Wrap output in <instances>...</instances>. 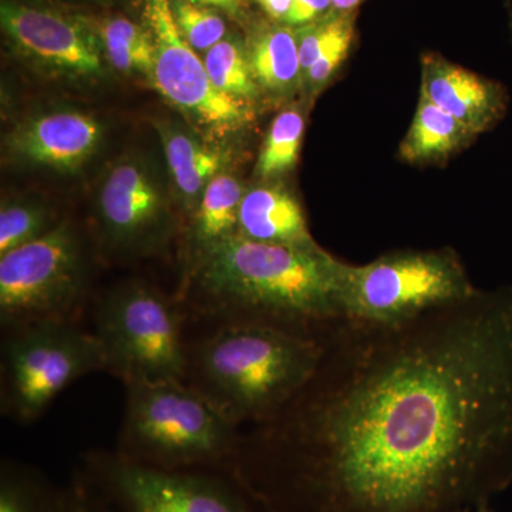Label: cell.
<instances>
[{
  "instance_id": "obj_16",
  "label": "cell",
  "mask_w": 512,
  "mask_h": 512,
  "mask_svg": "<svg viewBox=\"0 0 512 512\" xmlns=\"http://www.w3.org/2000/svg\"><path fill=\"white\" fill-rule=\"evenodd\" d=\"M244 195L241 184L232 175L218 174L207 185L192 215L187 276L215 245L237 237L239 208Z\"/></svg>"
},
{
  "instance_id": "obj_4",
  "label": "cell",
  "mask_w": 512,
  "mask_h": 512,
  "mask_svg": "<svg viewBox=\"0 0 512 512\" xmlns=\"http://www.w3.org/2000/svg\"><path fill=\"white\" fill-rule=\"evenodd\" d=\"M239 427L185 382L127 386L120 456L161 470L224 471Z\"/></svg>"
},
{
  "instance_id": "obj_21",
  "label": "cell",
  "mask_w": 512,
  "mask_h": 512,
  "mask_svg": "<svg viewBox=\"0 0 512 512\" xmlns=\"http://www.w3.org/2000/svg\"><path fill=\"white\" fill-rule=\"evenodd\" d=\"M352 39L353 22L349 16L308 30L299 42V59L309 82L325 83L348 56Z\"/></svg>"
},
{
  "instance_id": "obj_14",
  "label": "cell",
  "mask_w": 512,
  "mask_h": 512,
  "mask_svg": "<svg viewBox=\"0 0 512 512\" xmlns=\"http://www.w3.org/2000/svg\"><path fill=\"white\" fill-rule=\"evenodd\" d=\"M421 77V93L474 136L495 126L507 109V93L501 84L447 62L441 56H424Z\"/></svg>"
},
{
  "instance_id": "obj_31",
  "label": "cell",
  "mask_w": 512,
  "mask_h": 512,
  "mask_svg": "<svg viewBox=\"0 0 512 512\" xmlns=\"http://www.w3.org/2000/svg\"><path fill=\"white\" fill-rule=\"evenodd\" d=\"M360 0H332V5L339 10H352L359 5Z\"/></svg>"
},
{
  "instance_id": "obj_32",
  "label": "cell",
  "mask_w": 512,
  "mask_h": 512,
  "mask_svg": "<svg viewBox=\"0 0 512 512\" xmlns=\"http://www.w3.org/2000/svg\"><path fill=\"white\" fill-rule=\"evenodd\" d=\"M470 512H494V511L491 510V508L488 507V505H483V507L477 508V510H473Z\"/></svg>"
},
{
  "instance_id": "obj_2",
  "label": "cell",
  "mask_w": 512,
  "mask_h": 512,
  "mask_svg": "<svg viewBox=\"0 0 512 512\" xmlns=\"http://www.w3.org/2000/svg\"><path fill=\"white\" fill-rule=\"evenodd\" d=\"M342 262L318 245L232 237L210 249L185 279V301L217 325L265 323L322 335L345 316Z\"/></svg>"
},
{
  "instance_id": "obj_3",
  "label": "cell",
  "mask_w": 512,
  "mask_h": 512,
  "mask_svg": "<svg viewBox=\"0 0 512 512\" xmlns=\"http://www.w3.org/2000/svg\"><path fill=\"white\" fill-rule=\"evenodd\" d=\"M326 332L251 322L217 325L188 346L185 383L241 429L281 409L311 380Z\"/></svg>"
},
{
  "instance_id": "obj_25",
  "label": "cell",
  "mask_w": 512,
  "mask_h": 512,
  "mask_svg": "<svg viewBox=\"0 0 512 512\" xmlns=\"http://www.w3.org/2000/svg\"><path fill=\"white\" fill-rule=\"evenodd\" d=\"M204 64L212 84L220 92L241 100L255 96L256 84L251 64L237 43L221 40L208 50Z\"/></svg>"
},
{
  "instance_id": "obj_9",
  "label": "cell",
  "mask_w": 512,
  "mask_h": 512,
  "mask_svg": "<svg viewBox=\"0 0 512 512\" xmlns=\"http://www.w3.org/2000/svg\"><path fill=\"white\" fill-rule=\"evenodd\" d=\"M110 512H266L224 471L161 470L114 453L80 468Z\"/></svg>"
},
{
  "instance_id": "obj_11",
  "label": "cell",
  "mask_w": 512,
  "mask_h": 512,
  "mask_svg": "<svg viewBox=\"0 0 512 512\" xmlns=\"http://www.w3.org/2000/svg\"><path fill=\"white\" fill-rule=\"evenodd\" d=\"M101 241L117 255L154 254L167 245L174 218L153 168L137 158L111 167L96 205Z\"/></svg>"
},
{
  "instance_id": "obj_13",
  "label": "cell",
  "mask_w": 512,
  "mask_h": 512,
  "mask_svg": "<svg viewBox=\"0 0 512 512\" xmlns=\"http://www.w3.org/2000/svg\"><path fill=\"white\" fill-rule=\"evenodd\" d=\"M99 121L80 111H53L20 124L10 134L13 157L62 173H74L99 147Z\"/></svg>"
},
{
  "instance_id": "obj_20",
  "label": "cell",
  "mask_w": 512,
  "mask_h": 512,
  "mask_svg": "<svg viewBox=\"0 0 512 512\" xmlns=\"http://www.w3.org/2000/svg\"><path fill=\"white\" fill-rule=\"evenodd\" d=\"M249 64L256 82L265 89L289 90L302 70L298 40L289 29L265 30L256 37Z\"/></svg>"
},
{
  "instance_id": "obj_1",
  "label": "cell",
  "mask_w": 512,
  "mask_h": 512,
  "mask_svg": "<svg viewBox=\"0 0 512 512\" xmlns=\"http://www.w3.org/2000/svg\"><path fill=\"white\" fill-rule=\"evenodd\" d=\"M225 467L266 512H470L512 483V286L343 316L311 380Z\"/></svg>"
},
{
  "instance_id": "obj_27",
  "label": "cell",
  "mask_w": 512,
  "mask_h": 512,
  "mask_svg": "<svg viewBox=\"0 0 512 512\" xmlns=\"http://www.w3.org/2000/svg\"><path fill=\"white\" fill-rule=\"evenodd\" d=\"M64 512H110L103 498L80 468L74 471L72 481L66 487V511Z\"/></svg>"
},
{
  "instance_id": "obj_15",
  "label": "cell",
  "mask_w": 512,
  "mask_h": 512,
  "mask_svg": "<svg viewBox=\"0 0 512 512\" xmlns=\"http://www.w3.org/2000/svg\"><path fill=\"white\" fill-rule=\"evenodd\" d=\"M237 237L264 244L313 247L301 204L279 187H256L239 208Z\"/></svg>"
},
{
  "instance_id": "obj_22",
  "label": "cell",
  "mask_w": 512,
  "mask_h": 512,
  "mask_svg": "<svg viewBox=\"0 0 512 512\" xmlns=\"http://www.w3.org/2000/svg\"><path fill=\"white\" fill-rule=\"evenodd\" d=\"M101 40L107 59L120 72L144 74L151 80L154 72V42L150 30L126 18L106 20Z\"/></svg>"
},
{
  "instance_id": "obj_28",
  "label": "cell",
  "mask_w": 512,
  "mask_h": 512,
  "mask_svg": "<svg viewBox=\"0 0 512 512\" xmlns=\"http://www.w3.org/2000/svg\"><path fill=\"white\" fill-rule=\"evenodd\" d=\"M332 5V0H293L291 9L286 15L288 25H303L325 13Z\"/></svg>"
},
{
  "instance_id": "obj_6",
  "label": "cell",
  "mask_w": 512,
  "mask_h": 512,
  "mask_svg": "<svg viewBox=\"0 0 512 512\" xmlns=\"http://www.w3.org/2000/svg\"><path fill=\"white\" fill-rule=\"evenodd\" d=\"M2 343V412L32 423L66 387L106 370L94 332L77 320H45L5 330Z\"/></svg>"
},
{
  "instance_id": "obj_29",
  "label": "cell",
  "mask_w": 512,
  "mask_h": 512,
  "mask_svg": "<svg viewBox=\"0 0 512 512\" xmlns=\"http://www.w3.org/2000/svg\"><path fill=\"white\" fill-rule=\"evenodd\" d=\"M272 19L285 20L293 0H256Z\"/></svg>"
},
{
  "instance_id": "obj_10",
  "label": "cell",
  "mask_w": 512,
  "mask_h": 512,
  "mask_svg": "<svg viewBox=\"0 0 512 512\" xmlns=\"http://www.w3.org/2000/svg\"><path fill=\"white\" fill-rule=\"evenodd\" d=\"M144 19L156 57L151 82L161 96L211 133L225 134L244 126L251 110L245 100L212 84L204 62L178 29L171 0H144Z\"/></svg>"
},
{
  "instance_id": "obj_18",
  "label": "cell",
  "mask_w": 512,
  "mask_h": 512,
  "mask_svg": "<svg viewBox=\"0 0 512 512\" xmlns=\"http://www.w3.org/2000/svg\"><path fill=\"white\" fill-rule=\"evenodd\" d=\"M474 137L460 121L421 93L419 107L412 127L404 137L400 154L410 163L440 161L466 146Z\"/></svg>"
},
{
  "instance_id": "obj_30",
  "label": "cell",
  "mask_w": 512,
  "mask_h": 512,
  "mask_svg": "<svg viewBox=\"0 0 512 512\" xmlns=\"http://www.w3.org/2000/svg\"><path fill=\"white\" fill-rule=\"evenodd\" d=\"M191 2L205 6V8L210 6V8L222 9L231 13V15H237L239 8H241V0H191Z\"/></svg>"
},
{
  "instance_id": "obj_7",
  "label": "cell",
  "mask_w": 512,
  "mask_h": 512,
  "mask_svg": "<svg viewBox=\"0 0 512 512\" xmlns=\"http://www.w3.org/2000/svg\"><path fill=\"white\" fill-rule=\"evenodd\" d=\"M343 311L372 323L399 322L477 291L451 251H406L367 265L343 264Z\"/></svg>"
},
{
  "instance_id": "obj_8",
  "label": "cell",
  "mask_w": 512,
  "mask_h": 512,
  "mask_svg": "<svg viewBox=\"0 0 512 512\" xmlns=\"http://www.w3.org/2000/svg\"><path fill=\"white\" fill-rule=\"evenodd\" d=\"M86 289L82 238L70 222H59L42 237L0 256L2 328L77 320Z\"/></svg>"
},
{
  "instance_id": "obj_23",
  "label": "cell",
  "mask_w": 512,
  "mask_h": 512,
  "mask_svg": "<svg viewBox=\"0 0 512 512\" xmlns=\"http://www.w3.org/2000/svg\"><path fill=\"white\" fill-rule=\"evenodd\" d=\"M303 131L305 120L298 110L289 109L278 114L259 154L256 174L271 178L291 171L298 161Z\"/></svg>"
},
{
  "instance_id": "obj_24",
  "label": "cell",
  "mask_w": 512,
  "mask_h": 512,
  "mask_svg": "<svg viewBox=\"0 0 512 512\" xmlns=\"http://www.w3.org/2000/svg\"><path fill=\"white\" fill-rule=\"evenodd\" d=\"M59 222L40 202L8 201L0 210V256L47 234Z\"/></svg>"
},
{
  "instance_id": "obj_12",
  "label": "cell",
  "mask_w": 512,
  "mask_h": 512,
  "mask_svg": "<svg viewBox=\"0 0 512 512\" xmlns=\"http://www.w3.org/2000/svg\"><path fill=\"white\" fill-rule=\"evenodd\" d=\"M3 30L22 55L67 77L94 79L103 73L99 47L79 23L50 10L3 2Z\"/></svg>"
},
{
  "instance_id": "obj_17",
  "label": "cell",
  "mask_w": 512,
  "mask_h": 512,
  "mask_svg": "<svg viewBox=\"0 0 512 512\" xmlns=\"http://www.w3.org/2000/svg\"><path fill=\"white\" fill-rule=\"evenodd\" d=\"M171 180L187 211L195 212L205 188L217 177L222 158L220 151L205 146L187 131L168 124L158 128Z\"/></svg>"
},
{
  "instance_id": "obj_5",
  "label": "cell",
  "mask_w": 512,
  "mask_h": 512,
  "mask_svg": "<svg viewBox=\"0 0 512 512\" xmlns=\"http://www.w3.org/2000/svg\"><path fill=\"white\" fill-rule=\"evenodd\" d=\"M181 309L143 282L116 286L101 298L94 335L106 370L127 386L185 382L188 345Z\"/></svg>"
},
{
  "instance_id": "obj_26",
  "label": "cell",
  "mask_w": 512,
  "mask_h": 512,
  "mask_svg": "<svg viewBox=\"0 0 512 512\" xmlns=\"http://www.w3.org/2000/svg\"><path fill=\"white\" fill-rule=\"evenodd\" d=\"M175 22L194 50H210L225 35L224 20L205 6L191 0H171Z\"/></svg>"
},
{
  "instance_id": "obj_19",
  "label": "cell",
  "mask_w": 512,
  "mask_h": 512,
  "mask_svg": "<svg viewBox=\"0 0 512 512\" xmlns=\"http://www.w3.org/2000/svg\"><path fill=\"white\" fill-rule=\"evenodd\" d=\"M66 488L59 490L35 468L3 460L0 512H64Z\"/></svg>"
}]
</instances>
